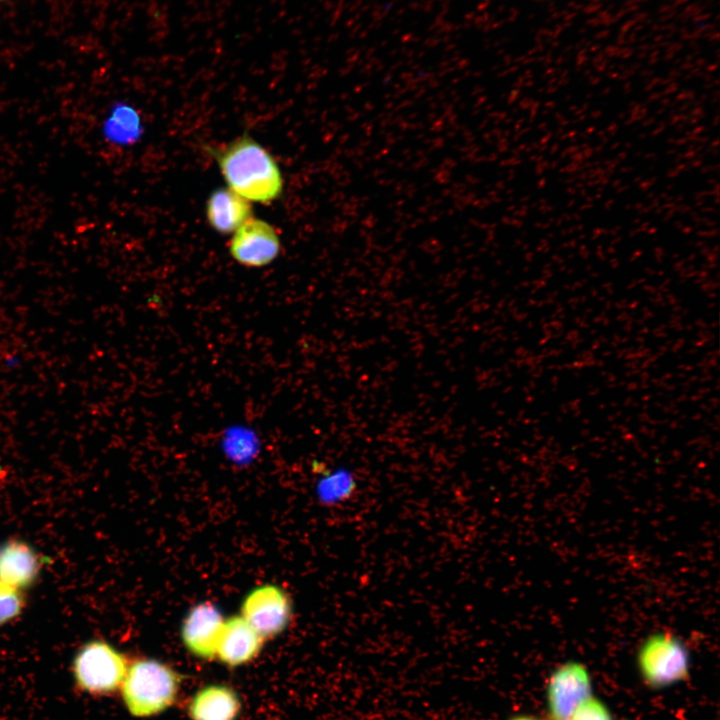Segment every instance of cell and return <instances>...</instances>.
I'll return each instance as SVG.
<instances>
[{"instance_id":"obj_1","label":"cell","mask_w":720,"mask_h":720,"mask_svg":"<svg viewBox=\"0 0 720 720\" xmlns=\"http://www.w3.org/2000/svg\"><path fill=\"white\" fill-rule=\"evenodd\" d=\"M210 152L228 188L247 201L267 204L281 195L283 178L277 162L250 136L244 135Z\"/></svg>"},{"instance_id":"obj_2","label":"cell","mask_w":720,"mask_h":720,"mask_svg":"<svg viewBox=\"0 0 720 720\" xmlns=\"http://www.w3.org/2000/svg\"><path fill=\"white\" fill-rule=\"evenodd\" d=\"M181 676L156 659H138L128 665L119 690L127 711L150 717L168 709L176 700Z\"/></svg>"},{"instance_id":"obj_3","label":"cell","mask_w":720,"mask_h":720,"mask_svg":"<svg viewBox=\"0 0 720 720\" xmlns=\"http://www.w3.org/2000/svg\"><path fill=\"white\" fill-rule=\"evenodd\" d=\"M128 661L104 640L94 639L80 647L72 661L76 688L90 696H107L120 689Z\"/></svg>"},{"instance_id":"obj_4","label":"cell","mask_w":720,"mask_h":720,"mask_svg":"<svg viewBox=\"0 0 720 720\" xmlns=\"http://www.w3.org/2000/svg\"><path fill=\"white\" fill-rule=\"evenodd\" d=\"M638 664L642 678L653 688H662L689 674V654L684 643L669 632L649 636L641 645Z\"/></svg>"},{"instance_id":"obj_5","label":"cell","mask_w":720,"mask_h":720,"mask_svg":"<svg viewBox=\"0 0 720 720\" xmlns=\"http://www.w3.org/2000/svg\"><path fill=\"white\" fill-rule=\"evenodd\" d=\"M291 615L287 593L276 585H262L246 596L240 616L266 640L282 633Z\"/></svg>"},{"instance_id":"obj_6","label":"cell","mask_w":720,"mask_h":720,"mask_svg":"<svg viewBox=\"0 0 720 720\" xmlns=\"http://www.w3.org/2000/svg\"><path fill=\"white\" fill-rule=\"evenodd\" d=\"M590 696L591 681L587 669L577 662L561 665L553 672L548 683L550 720H568Z\"/></svg>"},{"instance_id":"obj_7","label":"cell","mask_w":720,"mask_h":720,"mask_svg":"<svg viewBox=\"0 0 720 720\" xmlns=\"http://www.w3.org/2000/svg\"><path fill=\"white\" fill-rule=\"evenodd\" d=\"M229 250L238 263L262 267L279 255L280 239L269 223L250 217L234 232Z\"/></svg>"},{"instance_id":"obj_8","label":"cell","mask_w":720,"mask_h":720,"mask_svg":"<svg viewBox=\"0 0 720 720\" xmlns=\"http://www.w3.org/2000/svg\"><path fill=\"white\" fill-rule=\"evenodd\" d=\"M224 621L219 609L210 602L193 606L181 627V637L185 647L194 656L203 659L215 658Z\"/></svg>"},{"instance_id":"obj_9","label":"cell","mask_w":720,"mask_h":720,"mask_svg":"<svg viewBox=\"0 0 720 720\" xmlns=\"http://www.w3.org/2000/svg\"><path fill=\"white\" fill-rule=\"evenodd\" d=\"M263 637L241 616L224 621L215 658L228 666H239L254 659L263 647Z\"/></svg>"},{"instance_id":"obj_10","label":"cell","mask_w":720,"mask_h":720,"mask_svg":"<svg viewBox=\"0 0 720 720\" xmlns=\"http://www.w3.org/2000/svg\"><path fill=\"white\" fill-rule=\"evenodd\" d=\"M40 558L36 551L20 540H9L0 548V581L22 590L39 575Z\"/></svg>"},{"instance_id":"obj_11","label":"cell","mask_w":720,"mask_h":720,"mask_svg":"<svg viewBox=\"0 0 720 720\" xmlns=\"http://www.w3.org/2000/svg\"><path fill=\"white\" fill-rule=\"evenodd\" d=\"M240 708L234 689L224 684H210L194 694L188 712L192 720H236Z\"/></svg>"},{"instance_id":"obj_12","label":"cell","mask_w":720,"mask_h":720,"mask_svg":"<svg viewBox=\"0 0 720 720\" xmlns=\"http://www.w3.org/2000/svg\"><path fill=\"white\" fill-rule=\"evenodd\" d=\"M251 214L249 201L230 188L216 189L207 200L208 222L214 230L222 234L234 233Z\"/></svg>"},{"instance_id":"obj_13","label":"cell","mask_w":720,"mask_h":720,"mask_svg":"<svg viewBox=\"0 0 720 720\" xmlns=\"http://www.w3.org/2000/svg\"><path fill=\"white\" fill-rule=\"evenodd\" d=\"M139 130L137 113L124 103L113 105L101 124L103 138L114 145H127L134 142Z\"/></svg>"},{"instance_id":"obj_14","label":"cell","mask_w":720,"mask_h":720,"mask_svg":"<svg viewBox=\"0 0 720 720\" xmlns=\"http://www.w3.org/2000/svg\"><path fill=\"white\" fill-rule=\"evenodd\" d=\"M24 605L21 590L0 581V626L20 615Z\"/></svg>"},{"instance_id":"obj_15","label":"cell","mask_w":720,"mask_h":720,"mask_svg":"<svg viewBox=\"0 0 720 720\" xmlns=\"http://www.w3.org/2000/svg\"><path fill=\"white\" fill-rule=\"evenodd\" d=\"M568 720H613L607 707L594 697L582 702Z\"/></svg>"},{"instance_id":"obj_16","label":"cell","mask_w":720,"mask_h":720,"mask_svg":"<svg viewBox=\"0 0 720 720\" xmlns=\"http://www.w3.org/2000/svg\"><path fill=\"white\" fill-rule=\"evenodd\" d=\"M509 720H537L536 718L530 717V716H516Z\"/></svg>"}]
</instances>
